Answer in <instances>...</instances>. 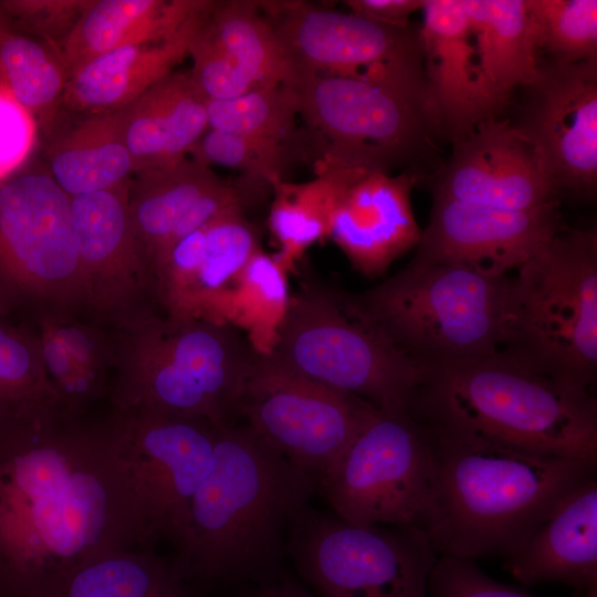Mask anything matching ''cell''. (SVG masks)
<instances>
[{
  "label": "cell",
  "instance_id": "2",
  "mask_svg": "<svg viewBox=\"0 0 597 597\" xmlns=\"http://www.w3.org/2000/svg\"><path fill=\"white\" fill-rule=\"evenodd\" d=\"M430 430L434 472L418 527L439 556L506 559L574 490L596 478L597 462Z\"/></svg>",
  "mask_w": 597,
  "mask_h": 597
},
{
  "label": "cell",
  "instance_id": "23",
  "mask_svg": "<svg viewBox=\"0 0 597 597\" xmlns=\"http://www.w3.org/2000/svg\"><path fill=\"white\" fill-rule=\"evenodd\" d=\"M504 568L528 586L559 583L584 593L597 590V481L574 490L504 559Z\"/></svg>",
  "mask_w": 597,
  "mask_h": 597
},
{
  "label": "cell",
  "instance_id": "15",
  "mask_svg": "<svg viewBox=\"0 0 597 597\" xmlns=\"http://www.w3.org/2000/svg\"><path fill=\"white\" fill-rule=\"evenodd\" d=\"M115 416L123 458L155 534L177 537L212 468L218 425L144 409Z\"/></svg>",
  "mask_w": 597,
  "mask_h": 597
},
{
  "label": "cell",
  "instance_id": "41",
  "mask_svg": "<svg viewBox=\"0 0 597 597\" xmlns=\"http://www.w3.org/2000/svg\"><path fill=\"white\" fill-rule=\"evenodd\" d=\"M92 0H4L0 11L29 35L61 52L63 42Z\"/></svg>",
  "mask_w": 597,
  "mask_h": 597
},
{
  "label": "cell",
  "instance_id": "20",
  "mask_svg": "<svg viewBox=\"0 0 597 597\" xmlns=\"http://www.w3.org/2000/svg\"><path fill=\"white\" fill-rule=\"evenodd\" d=\"M425 74L440 129L455 143L495 119L509 97L481 71L465 0H423Z\"/></svg>",
  "mask_w": 597,
  "mask_h": 597
},
{
  "label": "cell",
  "instance_id": "35",
  "mask_svg": "<svg viewBox=\"0 0 597 597\" xmlns=\"http://www.w3.org/2000/svg\"><path fill=\"white\" fill-rule=\"evenodd\" d=\"M69 75L62 54L27 34L0 29V88L48 133L54 122Z\"/></svg>",
  "mask_w": 597,
  "mask_h": 597
},
{
  "label": "cell",
  "instance_id": "34",
  "mask_svg": "<svg viewBox=\"0 0 597 597\" xmlns=\"http://www.w3.org/2000/svg\"><path fill=\"white\" fill-rule=\"evenodd\" d=\"M286 273L274 255L259 249L234 280L218 313V323L239 329L261 355L274 349L289 308Z\"/></svg>",
  "mask_w": 597,
  "mask_h": 597
},
{
  "label": "cell",
  "instance_id": "6",
  "mask_svg": "<svg viewBox=\"0 0 597 597\" xmlns=\"http://www.w3.org/2000/svg\"><path fill=\"white\" fill-rule=\"evenodd\" d=\"M513 276L413 260L347 306L425 367L494 355L511 339Z\"/></svg>",
  "mask_w": 597,
  "mask_h": 597
},
{
  "label": "cell",
  "instance_id": "45",
  "mask_svg": "<svg viewBox=\"0 0 597 597\" xmlns=\"http://www.w3.org/2000/svg\"><path fill=\"white\" fill-rule=\"evenodd\" d=\"M252 597H310L305 593L289 586H277L264 589Z\"/></svg>",
  "mask_w": 597,
  "mask_h": 597
},
{
  "label": "cell",
  "instance_id": "46",
  "mask_svg": "<svg viewBox=\"0 0 597 597\" xmlns=\"http://www.w3.org/2000/svg\"><path fill=\"white\" fill-rule=\"evenodd\" d=\"M13 303L14 301L0 286V317H2L8 312V310L13 305Z\"/></svg>",
  "mask_w": 597,
  "mask_h": 597
},
{
  "label": "cell",
  "instance_id": "24",
  "mask_svg": "<svg viewBox=\"0 0 597 597\" xmlns=\"http://www.w3.org/2000/svg\"><path fill=\"white\" fill-rule=\"evenodd\" d=\"M216 1L191 15L170 38L116 49L88 62L66 83L62 105L83 114L119 109L172 73Z\"/></svg>",
  "mask_w": 597,
  "mask_h": 597
},
{
  "label": "cell",
  "instance_id": "38",
  "mask_svg": "<svg viewBox=\"0 0 597 597\" xmlns=\"http://www.w3.org/2000/svg\"><path fill=\"white\" fill-rule=\"evenodd\" d=\"M537 49L562 63L597 59L596 0H527Z\"/></svg>",
  "mask_w": 597,
  "mask_h": 597
},
{
  "label": "cell",
  "instance_id": "40",
  "mask_svg": "<svg viewBox=\"0 0 597 597\" xmlns=\"http://www.w3.org/2000/svg\"><path fill=\"white\" fill-rule=\"evenodd\" d=\"M206 21L189 49L192 60L189 72L200 93L208 101H227L255 90L250 78L208 30Z\"/></svg>",
  "mask_w": 597,
  "mask_h": 597
},
{
  "label": "cell",
  "instance_id": "5",
  "mask_svg": "<svg viewBox=\"0 0 597 597\" xmlns=\"http://www.w3.org/2000/svg\"><path fill=\"white\" fill-rule=\"evenodd\" d=\"M118 327L116 410L144 409L217 425L237 412L255 355L239 329L147 310Z\"/></svg>",
  "mask_w": 597,
  "mask_h": 597
},
{
  "label": "cell",
  "instance_id": "43",
  "mask_svg": "<svg viewBox=\"0 0 597 597\" xmlns=\"http://www.w3.org/2000/svg\"><path fill=\"white\" fill-rule=\"evenodd\" d=\"M30 115L0 88V179L21 163L31 144Z\"/></svg>",
  "mask_w": 597,
  "mask_h": 597
},
{
  "label": "cell",
  "instance_id": "3",
  "mask_svg": "<svg viewBox=\"0 0 597 597\" xmlns=\"http://www.w3.org/2000/svg\"><path fill=\"white\" fill-rule=\"evenodd\" d=\"M410 413L437 431L597 462V402L589 389L507 350L428 367Z\"/></svg>",
  "mask_w": 597,
  "mask_h": 597
},
{
  "label": "cell",
  "instance_id": "47",
  "mask_svg": "<svg viewBox=\"0 0 597 597\" xmlns=\"http://www.w3.org/2000/svg\"><path fill=\"white\" fill-rule=\"evenodd\" d=\"M2 25H3V24H2V22H1V20H0V29L2 28Z\"/></svg>",
  "mask_w": 597,
  "mask_h": 597
},
{
  "label": "cell",
  "instance_id": "44",
  "mask_svg": "<svg viewBox=\"0 0 597 597\" xmlns=\"http://www.w3.org/2000/svg\"><path fill=\"white\" fill-rule=\"evenodd\" d=\"M350 12L390 25H408V18L421 10L423 0H348Z\"/></svg>",
  "mask_w": 597,
  "mask_h": 597
},
{
  "label": "cell",
  "instance_id": "39",
  "mask_svg": "<svg viewBox=\"0 0 597 597\" xmlns=\"http://www.w3.org/2000/svg\"><path fill=\"white\" fill-rule=\"evenodd\" d=\"M291 143L258 139L229 132L208 129L189 153L207 167L218 165L237 169L254 184L272 187L285 180L293 161Z\"/></svg>",
  "mask_w": 597,
  "mask_h": 597
},
{
  "label": "cell",
  "instance_id": "10",
  "mask_svg": "<svg viewBox=\"0 0 597 597\" xmlns=\"http://www.w3.org/2000/svg\"><path fill=\"white\" fill-rule=\"evenodd\" d=\"M433 472L430 428L410 412L377 410L318 483L350 523L418 527Z\"/></svg>",
  "mask_w": 597,
  "mask_h": 597
},
{
  "label": "cell",
  "instance_id": "30",
  "mask_svg": "<svg viewBox=\"0 0 597 597\" xmlns=\"http://www.w3.org/2000/svg\"><path fill=\"white\" fill-rule=\"evenodd\" d=\"M481 71L505 97L540 76L538 49L527 0H465Z\"/></svg>",
  "mask_w": 597,
  "mask_h": 597
},
{
  "label": "cell",
  "instance_id": "9",
  "mask_svg": "<svg viewBox=\"0 0 597 597\" xmlns=\"http://www.w3.org/2000/svg\"><path fill=\"white\" fill-rule=\"evenodd\" d=\"M316 170L388 172L439 122L427 86L371 77L312 74L293 86Z\"/></svg>",
  "mask_w": 597,
  "mask_h": 597
},
{
  "label": "cell",
  "instance_id": "8",
  "mask_svg": "<svg viewBox=\"0 0 597 597\" xmlns=\"http://www.w3.org/2000/svg\"><path fill=\"white\" fill-rule=\"evenodd\" d=\"M271 354L305 378L385 411L410 412L427 374L356 315L343 294L313 284L291 295Z\"/></svg>",
  "mask_w": 597,
  "mask_h": 597
},
{
  "label": "cell",
  "instance_id": "29",
  "mask_svg": "<svg viewBox=\"0 0 597 597\" xmlns=\"http://www.w3.org/2000/svg\"><path fill=\"white\" fill-rule=\"evenodd\" d=\"M85 115L45 150L44 168L70 197L111 188L134 175L117 109Z\"/></svg>",
  "mask_w": 597,
  "mask_h": 597
},
{
  "label": "cell",
  "instance_id": "12",
  "mask_svg": "<svg viewBox=\"0 0 597 597\" xmlns=\"http://www.w3.org/2000/svg\"><path fill=\"white\" fill-rule=\"evenodd\" d=\"M0 286L42 312L84 310L70 196L44 166L0 181Z\"/></svg>",
  "mask_w": 597,
  "mask_h": 597
},
{
  "label": "cell",
  "instance_id": "28",
  "mask_svg": "<svg viewBox=\"0 0 597 597\" xmlns=\"http://www.w3.org/2000/svg\"><path fill=\"white\" fill-rule=\"evenodd\" d=\"M48 378L61 404L75 412L101 397L115 363L114 341L74 314L42 312L36 332Z\"/></svg>",
  "mask_w": 597,
  "mask_h": 597
},
{
  "label": "cell",
  "instance_id": "21",
  "mask_svg": "<svg viewBox=\"0 0 597 597\" xmlns=\"http://www.w3.org/2000/svg\"><path fill=\"white\" fill-rule=\"evenodd\" d=\"M261 249L243 210L227 211L178 241L153 275L166 315L218 323L234 280Z\"/></svg>",
  "mask_w": 597,
  "mask_h": 597
},
{
  "label": "cell",
  "instance_id": "32",
  "mask_svg": "<svg viewBox=\"0 0 597 597\" xmlns=\"http://www.w3.org/2000/svg\"><path fill=\"white\" fill-rule=\"evenodd\" d=\"M181 578L154 554L125 549L78 565L43 597H185Z\"/></svg>",
  "mask_w": 597,
  "mask_h": 597
},
{
  "label": "cell",
  "instance_id": "17",
  "mask_svg": "<svg viewBox=\"0 0 597 597\" xmlns=\"http://www.w3.org/2000/svg\"><path fill=\"white\" fill-rule=\"evenodd\" d=\"M129 184L70 197L84 310L118 326L143 312L137 304L153 291L132 226Z\"/></svg>",
  "mask_w": 597,
  "mask_h": 597
},
{
  "label": "cell",
  "instance_id": "11",
  "mask_svg": "<svg viewBox=\"0 0 597 597\" xmlns=\"http://www.w3.org/2000/svg\"><path fill=\"white\" fill-rule=\"evenodd\" d=\"M292 524L298 568L322 597H428L438 554L422 530L355 524L306 509Z\"/></svg>",
  "mask_w": 597,
  "mask_h": 597
},
{
  "label": "cell",
  "instance_id": "1",
  "mask_svg": "<svg viewBox=\"0 0 597 597\" xmlns=\"http://www.w3.org/2000/svg\"><path fill=\"white\" fill-rule=\"evenodd\" d=\"M155 534L123 458L116 416L61 404L0 423V588L43 597L78 565Z\"/></svg>",
  "mask_w": 597,
  "mask_h": 597
},
{
  "label": "cell",
  "instance_id": "26",
  "mask_svg": "<svg viewBox=\"0 0 597 597\" xmlns=\"http://www.w3.org/2000/svg\"><path fill=\"white\" fill-rule=\"evenodd\" d=\"M209 3L207 0H92L61 49L69 77L116 49L170 38Z\"/></svg>",
  "mask_w": 597,
  "mask_h": 597
},
{
  "label": "cell",
  "instance_id": "19",
  "mask_svg": "<svg viewBox=\"0 0 597 597\" xmlns=\"http://www.w3.org/2000/svg\"><path fill=\"white\" fill-rule=\"evenodd\" d=\"M557 193L532 144L496 118L453 143L433 189L434 197L514 211L557 203Z\"/></svg>",
  "mask_w": 597,
  "mask_h": 597
},
{
  "label": "cell",
  "instance_id": "31",
  "mask_svg": "<svg viewBox=\"0 0 597 597\" xmlns=\"http://www.w3.org/2000/svg\"><path fill=\"white\" fill-rule=\"evenodd\" d=\"M364 172L368 171L324 167L316 170V177L310 181L293 184L283 180L272 187L269 227L280 244L274 258L286 272L306 249L328 237L342 191Z\"/></svg>",
  "mask_w": 597,
  "mask_h": 597
},
{
  "label": "cell",
  "instance_id": "27",
  "mask_svg": "<svg viewBox=\"0 0 597 597\" xmlns=\"http://www.w3.org/2000/svg\"><path fill=\"white\" fill-rule=\"evenodd\" d=\"M221 178L191 158L135 172L128 208L135 238L151 277L164 260L170 237L188 209Z\"/></svg>",
  "mask_w": 597,
  "mask_h": 597
},
{
  "label": "cell",
  "instance_id": "16",
  "mask_svg": "<svg viewBox=\"0 0 597 597\" xmlns=\"http://www.w3.org/2000/svg\"><path fill=\"white\" fill-rule=\"evenodd\" d=\"M521 121L556 190L591 196L597 181V59L540 63Z\"/></svg>",
  "mask_w": 597,
  "mask_h": 597
},
{
  "label": "cell",
  "instance_id": "7",
  "mask_svg": "<svg viewBox=\"0 0 597 597\" xmlns=\"http://www.w3.org/2000/svg\"><path fill=\"white\" fill-rule=\"evenodd\" d=\"M507 350L589 389L597 371V235L562 229L513 276Z\"/></svg>",
  "mask_w": 597,
  "mask_h": 597
},
{
  "label": "cell",
  "instance_id": "4",
  "mask_svg": "<svg viewBox=\"0 0 597 597\" xmlns=\"http://www.w3.org/2000/svg\"><path fill=\"white\" fill-rule=\"evenodd\" d=\"M314 485L247 423L218 425L212 468L176 537L185 570L207 578L254 570L306 509Z\"/></svg>",
  "mask_w": 597,
  "mask_h": 597
},
{
  "label": "cell",
  "instance_id": "33",
  "mask_svg": "<svg viewBox=\"0 0 597 597\" xmlns=\"http://www.w3.org/2000/svg\"><path fill=\"white\" fill-rule=\"evenodd\" d=\"M206 27L256 88L294 86L295 70L256 1H216Z\"/></svg>",
  "mask_w": 597,
  "mask_h": 597
},
{
  "label": "cell",
  "instance_id": "42",
  "mask_svg": "<svg viewBox=\"0 0 597 597\" xmlns=\"http://www.w3.org/2000/svg\"><path fill=\"white\" fill-rule=\"evenodd\" d=\"M428 597H535L489 577L473 559L438 556L428 579ZM580 597H597V590Z\"/></svg>",
  "mask_w": 597,
  "mask_h": 597
},
{
  "label": "cell",
  "instance_id": "25",
  "mask_svg": "<svg viewBox=\"0 0 597 597\" xmlns=\"http://www.w3.org/2000/svg\"><path fill=\"white\" fill-rule=\"evenodd\" d=\"M117 112L134 174L184 160L209 129L208 100L189 70L174 71Z\"/></svg>",
  "mask_w": 597,
  "mask_h": 597
},
{
  "label": "cell",
  "instance_id": "36",
  "mask_svg": "<svg viewBox=\"0 0 597 597\" xmlns=\"http://www.w3.org/2000/svg\"><path fill=\"white\" fill-rule=\"evenodd\" d=\"M61 404L42 360L36 332L0 317V422Z\"/></svg>",
  "mask_w": 597,
  "mask_h": 597
},
{
  "label": "cell",
  "instance_id": "14",
  "mask_svg": "<svg viewBox=\"0 0 597 597\" xmlns=\"http://www.w3.org/2000/svg\"><path fill=\"white\" fill-rule=\"evenodd\" d=\"M258 4L294 67L296 82L320 73L410 84L426 82L419 30L302 1Z\"/></svg>",
  "mask_w": 597,
  "mask_h": 597
},
{
  "label": "cell",
  "instance_id": "18",
  "mask_svg": "<svg viewBox=\"0 0 597 597\" xmlns=\"http://www.w3.org/2000/svg\"><path fill=\"white\" fill-rule=\"evenodd\" d=\"M559 230L557 203L514 211L433 196L430 220L413 260L507 275Z\"/></svg>",
  "mask_w": 597,
  "mask_h": 597
},
{
  "label": "cell",
  "instance_id": "13",
  "mask_svg": "<svg viewBox=\"0 0 597 597\" xmlns=\"http://www.w3.org/2000/svg\"><path fill=\"white\" fill-rule=\"evenodd\" d=\"M377 410L256 352L237 408L264 441L317 480Z\"/></svg>",
  "mask_w": 597,
  "mask_h": 597
},
{
  "label": "cell",
  "instance_id": "22",
  "mask_svg": "<svg viewBox=\"0 0 597 597\" xmlns=\"http://www.w3.org/2000/svg\"><path fill=\"white\" fill-rule=\"evenodd\" d=\"M413 182L407 172L373 171L357 176L342 191L328 238L364 275H383L397 258L418 245L422 231L410 201Z\"/></svg>",
  "mask_w": 597,
  "mask_h": 597
},
{
  "label": "cell",
  "instance_id": "37",
  "mask_svg": "<svg viewBox=\"0 0 597 597\" xmlns=\"http://www.w3.org/2000/svg\"><path fill=\"white\" fill-rule=\"evenodd\" d=\"M298 113V97L285 85L255 88L227 101H208L210 129L276 143H291Z\"/></svg>",
  "mask_w": 597,
  "mask_h": 597
}]
</instances>
